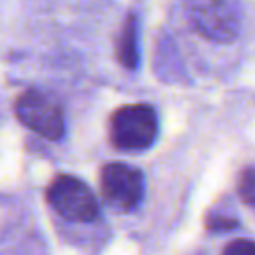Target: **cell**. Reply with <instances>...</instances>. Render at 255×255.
<instances>
[{
  "mask_svg": "<svg viewBox=\"0 0 255 255\" xmlns=\"http://www.w3.org/2000/svg\"><path fill=\"white\" fill-rule=\"evenodd\" d=\"M185 14L191 28L213 42H231L243 20L239 0H185Z\"/></svg>",
  "mask_w": 255,
  "mask_h": 255,
  "instance_id": "obj_1",
  "label": "cell"
},
{
  "mask_svg": "<svg viewBox=\"0 0 255 255\" xmlns=\"http://www.w3.org/2000/svg\"><path fill=\"white\" fill-rule=\"evenodd\" d=\"M157 137V114L147 104L118 108L110 118V139L118 149L143 151Z\"/></svg>",
  "mask_w": 255,
  "mask_h": 255,
  "instance_id": "obj_2",
  "label": "cell"
},
{
  "mask_svg": "<svg viewBox=\"0 0 255 255\" xmlns=\"http://www.w3.org/2000/svg\"><path fill=\"white\" fill-rule=\"evenodd\" d=\"M46 199L64 219L76 223L96 221L100 205L94 191L74 175H58L46 189Z\"/></svg>",
  "mask_w": 255,
  "mask_h": 255,
  "instance_id": "obj_3",
  "label": "cell"
},
{
  "mask_svg": "<svg viewBox=\"0 0 255 255\" xmlns=\"http://www.w3.org/2000/svg\"><path fill=\"white\" fill-rule=\"evenodd\" d=\"M14 112L26 128L48 139H58L66 129L62 108L58 106L56 100H52L44 92L38 90L24 92L22 96H18L14 104Z\"/></svg>",
  "mask_w": 255,
  "mask_h": 255,
  "instance_id": "obj_4",
  "label": "cell"
},
{
  "mask_svg": "<svg viewBox=\"0 0 255 255\" xmlns=\"http://www.w3.org/2000/svg\"><path fill=\"white\" fill-rule=\"evenodd\" d=\"M100 187L104 199L120 209V211H131L135 209L143 199V175L137 167L128 163H106L100 173Z\"/></svg>",
  "mask_w": 255,
  "mask_h": 255,
  "instance_id": "obj_5",
  "label": "cell"
},
{
  "mask_svg": "<svg viewBox=\"0 0 255 255\" xmlns=\"http://www.w3.org/2000/svg\"><path fill=\"white\" fill-rule=\"evenodd\" d=\"M116 58L126 70H137L139 66V20L135 14H128L116 42Z\"/></svg>",
  "mask_w": 255,
  "mask_h": 255,
  "instance_id": "obj_6",
  "label": "cell"
},
{
  "mask_svg": "<svg viewBox=\"0 0 255 255\" xmlns=\"http://www.w3.org/2000/svg\"><path fill=\"white\" fill-rule=\"evenodd\" d=\"M237 191L247 205L255 207V167L243 169V173L239 175V181H237Z\"/></svg>",
  "mask_w": 255,
  "mask_h": 255,
  "instance_id": "obj_7",
  "label": "cell"
},
{
  "mask_svg": "<svg viewBox=\"0 0 255 255\" xmlns=\"http://www.w3.org/2000/svg\"><path fill=\"white\" fill-rule=\"evenodd\" d=\"M223 255H255V241L235 239L223 249Z\"/></svg>",
  "mask_w": 255,
  "mask_h": 255,
  "instance_id": "obj_8",
  "label": "cell"
},
{
  "mask_svg": "<svg viewBox=\"0 0 255 255\" xmlns=\"http://www.w3.org/2000/svg\"><path fill=\"white\" fill-rule=\"evenodd\" d=\"M235 225H237V223H235V219L221 217V215L211 217V219H209V223H207V227H209V229H215V231H219V229H231V227H235Z\"/></svg>",
  "mask_w": 255,
  "mask_h": 255,
  "instance_id": "obj_9",
  "label": "cell"
}]
</instances>
